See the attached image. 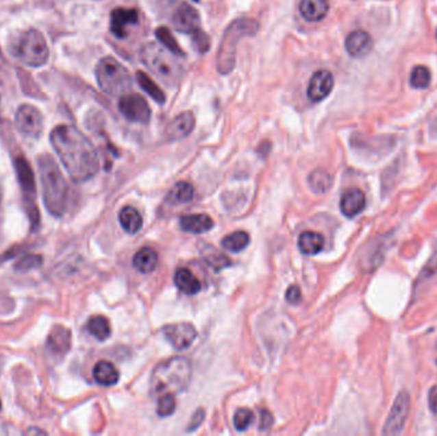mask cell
I'll return each instance as SVG.
<instances>
[{
    "label": "cell",
    "instance_id": "4fadbf2b",
    "mask_svg": "<svg viewBox=\"0 0 437 436\" xmlns=\"http://www.w3.org/2000/svg\"><path fill=\"white\" fill-rule=\"evenodd\" d=\"M171 23L182 34H195L201 29L199 12L187 3H182L173 14Z\"/></svg>",
    "mask_w": 437,
    "mask_h": 436
},
{
    "label": "cell",
    "instance_id": "277c9868",
    "mask_svg": "<svg viewBox=\"0 0 437 436\" xmlns=\"http://www.w3.org/2000/svg\"><path fill=\"white\" fill-rule=\"evenodd\" d=\"M143 64L159 77L165 85L178 86L181 84L184 69L178 60V56L171 53L159 43H149L143 45L140 53Z\"/></svg>",
    "mask_w": 437,
    "mask_h": 436
},
{
    "label": "cell",
    "instance_id": "7bdbcfd3",
    "mask_svg": "<svg viewBox=\"0 0 437 436\" xmlns=\"http://www.w3.org/2000/svg\"><path fill=\"white\" fill-rule=\"evenodd\" d=\"M203 418H205V412H203V409H199V411L193 415L192 421L190 422V427H188L187 430H188V431H193L195 428H197V427L200 426L201 422L203 421Z\"/></svg>",
    "mask_w": 437,
    "mask_h": 436
},
{
    "label": "cell",
    "instance_id": "2e32d148",
    "mask_svg": "<svg viewBox=\"0 0 437 436\" xmlns=\"http://www.w3.org/2000/svg\"><path fill=\"white\" fill-rule=\"evenodd\" d=\"M138 23L137 10L115 8L110 16V31L115 38H123L127 35V27Z\"/></svg>",
    "mask_w": 437,
    "mask_h": 436
},
{
    "label": "cell",
    "instance_id": "d590c367",
    "mask_svg": "<svg viewBox=\"0 0 437 436\" xmlns=\"http://www.w3.org/2000/svg\"><path fill=\"white\" fill-rule=\"evenodd\" d=\"M253 421H255V415L248 408H239L233 418L234 427L238 431H242V433L249 428V426L253 424Z\"/></svg>",
    "mask_w": 437,
    "mask_h": 436
},
{
    "label": "cell",
    "instance_id": "4316f807",
    "mask_svg": "<svg viewBox=\"0 0 437 436\" xmlns=\"http://www.w3.org/2000/svg\"><path fill=\"white\" fill-rule=\"evenodd\" d=\"M119 221L124 230L129 234H136L141 230L143 226L142 215L140 214V211L134 209V206H125L121 210Z\"/></svg>",
    "mask_w": 437,
    "mask_h": 436
},
{
    "label": "cell",
    "instance_id": "f546056e",
    "mask_svg": "<svg viewBox=\"0 0 437 436\" xmlns=\"http://www.w3.org/2000/svg\"><path fill=\"white\" fill-rule=\"evenodd\" d=\"M195 196L193 186L188 182H178L173 189H171L166 201L171 205H179L190 202Z\"/></svg>",
    "mask_w": 437,
    "mask_h": 436
},
{
    "label": "cell",
    "instance_id": "836d02e7",
    "mask_svg": "<svg viewBox=\"0 0 437 436\" xmlns=\"http://www.w3.org/2000/svg\"><path fill=\"white\" fill-rule=\"evenodd\" d=\"M155 35H156V38H159V41L162 43V45L165 48L169 49L171 53H174L175 56H178V57H184L186 56L183 49L179 47V44L177 43V40L173 36L171 29H168L166 27H159L155 31Z\"/></svg>",
    "mask_w": 437,
    "mask_h": 436
},
{
    "label": "cell",
    "instance_id": "ee69618b",
    "mask_svg": "<svg viewBox=\"0 0 437 436\" xmlns=\"http://www.w3.org/2000/svg\"><path fill=\"white\" fill-rule=\"evenodd\" d=\"M209 264L211 266H214L215 270H221L223 267L230 265V260L225 256H218L215 258V261L210 260Z\"/></svg>",
    "mask_w": 437,
    "mask_h": 436
},
{
    "label": "cell",
    "instance_id": "ac0fdd59",
    "mask_svg": "<svg viewBox=\"0 0 437 436\" xmlns=\"http://www.w3.org/2000/svg\"><path fill=\"white\" fill-rule=\"evenodd\" d=\"M196 118L192 112H184L175 117L166 128V137L171 141H178L187 137L195 130Z\"/></svg>",
    "mask_w": 437,
    "mask_h": 436
},
{
    "label": "cell",
    "instance_id": "7a4b0ae2",
    "mask_svg": "<svg viewBox=\"0 0 437 436\" xmlns=\"http://www.w3.org/2000/svg\"><path fill=\"white\" fill-rule=\"evenodd\" d=\"M192 365L186 357H173L164 361L152 371L150 387L153 398L165 394H181L190 387Z\"/></svg>",
    "mask_w": 437,
    "mask_h": 436
},
{
    "label": "cell",
    "instance_id": "bcb514c9",
    "mask_svg": "<svg viewBox=\"0 0 437 436\" xmlns=\"http://www.w3.org/2000/svg\"><path fill=\"white\" fill-rule=\"evenodd\" d=\"M0 201H1V191H0Z\"/></svg>",
    "mask_w": 437,
    "mask_h": 436
},
{
    "label": "cell",
    "instance_id": "c3c4849f",
    "mask_svg": "<svg viewBox=\"0 0 437 436\" xmlns=\"http://www.w3.org/2000/svg\"><path fill=\"white\" fill-rule=\"evenodd\" d=\"M193 1H199V0H193Z\"/></svg>",
    "mask_w": 437,
    "mask_h": 436
},
{
    "label": "cell",
    "instance_id": "9a60e30c",
    "mask_svg": "<svg viewBox=\"0 0 437 436\" xmlns=\"http://www.w3.org/2000/svg\"><path fill=\"white\" fill-rule=\"evenodd\" d=\"M71 347H72L71 330L63 325L53 326L47 339V348L49 353L58 359H63L68 352L71 351Z\"/></svg>",
    "mask_w": 437,
    "mask_h": 436
},
{
    "label": "cell",
    "instance_id": "f907efd6",
    "mask_svg": "<svg viewBox=\"0 0 437 436\" xmlns=\"http://www.w3.org/2000/svg\"><path fill=\"white\" fill-rule=\"evenodd\" d=\"M436 363H437V360H436Z\"/></svg>",
    "mask_w": 437,
    "mask_h": 436
},
{
    "label": "cell",
    "instance_id": "ab89813d",
    "mask_svg": "<svg viewBox=\"0 0 437 436\" xmlns=\"http://www.w3.org/2000/svg\"><path fill=\"white\" fill-rule=\"evenodd\" d=\"M286 298L289 304H299L301 300H302V294H301L299 287H298V285H290V287L286 289Z\"/></svg>",
    "mask_w": 437,
    "mask_h": 436
},
{
    "label": "cell",
    "instance_id": "7402d4cb",
    "mask_svg": "<svg viewBox=\"0 0 437 436\" xmlns=\"http://www.w3.org/2000/svg\"><path fill=\"white\" fill-rule=\"evenodd\" d=\"M181 228L188 233L202 234L214 228V220L206 214L183 215L181 218Z\"/></svg>",
    "mask_w": 437,
    "mask_h": 436
},
{
    "label": "cell",
    "instance_id": "d4e9b609",
    "mask_svg": "<svg viewBox=\"0 0 437 436\" xmlns=\"http://www.w3.org/2000/svg\"><path fill=\"white\" fill-rule=\"evenodd\" d=\"M159 257L151 247H142L136 252L134 257V266L142 274L152 273L158 266Z\"/></svg>",
    "mask_w": 437,
    "mask_h": 436
},
{
    "label": "cell",
    "instance_id": "4dcf8cb0",
    "mask_svg": "<svg viewBox=\"0 0 437 436\" xmlns=\"http://www.w3.org/2000/svg\"><path fill=\"white\" fill-rule=\"evenodd\" d=\"M308 183L314 193H325L333 186V177L326 171H314L308 177Z\"/></svg>",
    "mask_w": 437,
    "mask_h": 436
},
{
    "label": "cell",
    "instance_id": "30bf717a",
    "mask_svg": "<svg viewBox=\"0 0 437 436\" xmlns=\"http://www.w3.org/2000/svg\"><path fill=\"white\" fill-rule=\"evenodd\" d=\"M119 110L124 117L134 123L147 124L151 119V108L146 99L138 94L121 96Z\"/></svg>",
    "mask_w": 437,
    "mask_h": 436
},
{
    "label": "cell",
    "instance_id": "3957f363",
    "mask_svg": "<svg viewBox=\"0 0 437 436\" xmlns=\"http://www.w3.org/2000/svg\"><path fill=\"white\" fill-rule=\"evenodd\" d=\"M38 165L44 204L53 217L59 218L67 210V180L50 155L38 156Z\"/></svg>",
    "mask_w": 437,
    "mask_h": 436
},
{
    "label": "cell",
    "instance_id": "44dd1931",
    "mask_svg": "<svg viewBox=\"0 0 437 436\" xmlns=\"http://www.w3.org/2000/svg\"><path fill=\"white\" fill-rule=\"evenodd\" d=\"M384 245L385 243L382 241L376 239L372 241L370 245H367L364 251H362L360 263L363 270L372 271L376 267H379L384 258Z\"/></svg>",
    "mask_w": 437,
    "mask_h": 436
},
{
    "label": "cell",
    "instance_id": "5bb4252c",
    "mask_svg": "<svg viewBox=\"0 0 437 436\" xmlns=\"http://www.w3.org/2000/svg\"><path fill=\"white\" fill-rule=\"evenodd\" d=\"M334 88L333 73L327 69H320L314 72L310 80V85L307 88V95L311 101L319 103L323 101L332 94Z\"/></svg>",
    "mask_w": 437,
    "mask_h": 436
},
{
    "label": "cell",
    "instance_id": "52a82bcc",
    "mask_svg": "<svg viewBox=\"0 0 437 436\" xmlns=\"http://www.w3.org/2000/svg\"><path fill=\"white\" fill-rule=\"evenodd\" d=\"M96 80L105 94L123 96L132 88V76L125 66L115 58L100 59L96 66Z\"/></svg>",
    "mask_w": 437,
    "mask_h": 436
},
{
    "label": "cell",
    "instance_id": "7c38bea8",
    "mask_svg": "<svg viewBox=\"0 0 437 436\" xmlns=\"http://www.w3.org/2000/svg\"><path fill=\"white\" fill-rule=\"evenodd\" d=\"M162 334L178 351L187 350L197 338V330L190 323L171 324L162 329Z\"/></svg>",
    "mask_w": 437,
    "mask_h": 436
},
{
    "label": "cell",
    "instance_id": "ffe728a7",
    "mask_svg": "<svg viewBox=\"0 0 437 436\" xmlns=\"http://www.w3.org/2000/svg\"><path fill=\"white\" fill-rule=\"evenodd\" d=\"M330 10L327 0H302L299 4L301 16L308 22L323 21Z\"/></svg>",
    "mask_w": 437,
    "mask_h": 436
},
{
    "label": "cell",
    "instance_id": "8fae6325",
    "mask_svg": "<svg viewBox=\"0 0 437 436\" xmlns=\"http://www.w3.org/2000/svg\"><path fill=\"white\" fill-rule=\"evenodd\" d=\"M16 127L18 128L19 132L29 136V137H38L42 132L44 121L42 115L40 113L38 108L32 105H21L14 117Z\"/></svg>",
    "mask_w": 437,
    "mask_h": 436
},
{
    "label": "cell",
    "instance_id": "60d3db41",
    "mask_svg": "<svg viewBox=\"0 0 437 436\" xmlns=\"http://www.w3.org/2000/svg\"><path fill=\"white\" fill-rule=\"evenodd\" d=\"M274 424V417L269 411H262L261 412V421H260V430L261 431H266Z\"/></svg>",
    "mask_w": 437,
    "mask_h": 436
},
{
    "label": "cell",
    "instance_id": "ba28073f",
    "mask_svg": "<svg viewBox=\"0 0 437 436\" xmlns=\"http://www.w3.org/2000/svg\"><path fill=\"white\" fill-rule=\"evenodd\" d=\"M14 169H16V174L18 178L22 195H23L25 209L27 211L32 229H36L38 227L40 215H38V206L35 202V197H36L35 174H34V171H32L29 162H27V159L22 155L14 158Z\"/></svg>",
    "mask_w": 437,
    "mask_h": 436
},
{
    "label": "cell",
    "instance_id": "cb8c5ba5",
    "mask_svg": "<svg viewBox=\"0 0 437 436\" xmlns=\"http://www.w3.org/2000/svg\"><path fill=\"white\" fill-rule=\"evenodd\" d=\"M174 283L178 287V289L184 294L193 295L201 291L200 280L195 276V274L188 270L181 267L177 270L174 275Z\"/></svg>",
    "mask_w": 437,
    "mask_h": 436
},
{
    "label": "cell",
    "instance_id": "b9f144b4",
    "mask_svg": "<svg viewBox=\"0 0 437 436\" xmlns=\"http://www.w3.org/2000/svg\"><path fill=\"white\" fill-rule=\"evenodd\" d=\"M428 407L437 415V385L432 387L428 391Z\"/></svg>",
    "mask_w": 437,
    "mask_h": 436
},
{
    "label": "cell",
    "instance_id": "e575fe53",
    "mask_svg": "<svg viewBox=\"0 0 437 436\" xmlns=\"http://www.w3.org/2000/svg\"><path fill=\"white\" fill-rule=\"evenodd\" d=\"M42 261H44V258H42L41 255L27 254V255L19 258L18 261L16 263V265H14V269L18 270L21 273H27V271H31V270L38 269L40 266L42 265Z\"/></svg>",
    "mask_w": 437,
    "mask_h": 436
},
{
    "label": "cell",
    "instance_id": "d6a6232c",
    "mask_svg": "<svg viewBox=\"0 0 437 436\" xmlns=\"http://www.w3.org/2000/svg\"><path fill=\"white\" fill-rule=\"evenodd\" d=\"M409 84L413 88L425 90L431 84V73L429 69L426 66H414L410 72L409 77Z\"/></svg>",
    "mask_w": 437,
    "mask_h": 436
},
{
    "label": "cell",
    "instance_id": "74e56055",
    "mask_svg": "<svg viewBox=\"0 0 437 436\" xmlns=\"http://www.w3.org/2000/svg\"><path fill=\"white\" fill-rule=\"evenodd\" d=\"M192 43H193L196 50H199L200 53H205L210 49V38L202 29H199L195 34H192Z\"/></svg>",
    "mask_w": 437,
    "mask_h": 436
},
{
    "label": "cell",
    "instance_id": "484cf974",
    "mask_svg": "<svg viewBox=\"0 0 437 436\" xmlns=\"http://www.w3.org/2000/svg\"><path fill=\"white\" fill-rule=\"evenodd\" d=\"M325 239L316 232H304L298 239V247L301 252L307 256H314L323 251Z\"/></svg>",
    "mask_w": 437,
    "mask_h": 436
},
{
    "label": "cell",
    "instance_id": "83f0119b",
    "mask_svg": "<svg viewBox=\"0 0 437 436\" xmlns=\"http://www.w3.org/2000/svg\"><path fill=\"white\" fill-rule=\"evenodd\" d=\"M87 330L92 337H95L97 341H106L112 335L110 323L105 316H101V315L92 316L87 322Z\"/></svg>",
    "mask_w": 437,
    "mask_h": 436
},
{
    "label": "cell",
    "instance_id": "7dc6e473",
    "mask_svg": "<svg viewBox=\"0 0 437 436\" xmlns=\"http://www.w3.org/2000/svg\"><path fill=\"white\" fill-rule=\"evenodd\" d=\"M0 409H1V400H0Z\"/></svg>",
    "mask_w": 437,
    "mask_h": 436
},
{
    "label": "cell",
    "instance_id": "603a6c76",
    "mask_svg": "<svg viewBox=\"0 0 437 436\" xmlns=\"http://www.w3.org/2000/svg\"><path fill=\"white\" fill-rule=\"evenodd\" d=\"M92 374L96 383L103 387H113L119 381V371L109 361H99Z\"/></svg>",
    "mask_w": 437,
    "mask_h": 436
},
{
    "label": "cell",
    "instance_id": "f35d334b",
    "mask_svg": "<svg viewBox=\"0 0 437 436\" xmlns=\"http://www.w3.org/2000/svg\"><path fill=\"white\" fill-rule=\"evenodd\" d=\"M437 273V251L432 255V257L427 261V264L422 269L421 275H419V282H423L425 279L431 278L432 275Z\"/></svg>",
    "mask_w": 437,
    "mask_h": 436
},
{
    "label": "cell",
    "instance_id": "9c48e42d",
    "mask_svg": "<svg viewBox=\"0 0 437 436\" xmlns=\"http://www.w3.org/2000/svg\"><path fill=\"white\" fill-rule=\"evenodd\" d=\"M410 411V397L407 391H400L394 400L388 420L382 430L384 435H398L405 426Z\"/></svg>",
    "mask_w": 437,
    "mask_h": 436
},
{
    "label": "cell",
    "instance_id": "1f68e13d",
    "mask_svg": "<svg viewBox=\"0 0 437 436\" xmlns=\"http://www.w3.org/2000/svg\"><path fill=\"white\" fill-rule=\"evenodd\" d=\"M248 245H249V234L243 230H238L233 234H229L221 242V246L230 252L243 251L245 248H247Z\"/></svg>",
    "mask_w": 437,
    "mask_h": 436
},
{
    "label": "cell",
    "instance_id": "6da1fadb",
    "mask_svg": "<svg viewBox=\"0 0 437 436\" xmlns=\"http://www.w3.org/2000/svg\"><path fill=\"white\" fill-rule=\"evenodd\" d=\"M50 141L72 180L81 183L95 177L100 168L95 146L75 125H57Z\"/></svg>",
    "mask_w": 437,
    "mask_h": 436
},
{
    "label": "cell",
    "instance_id": "e0dca14e",
    "mask_svg": "<svg viewBox=\"0 0 437 436\" xmlns=\"http://www.w3.org/2000/svg\"><path fill=\"white\" fill-rule=\"evenodd\" d=\"M372 48H373V38L369 32L363 29L353 31L345 38V49L351 57H364L370 53Z\"/></svg>",
    "mask_w": 437,
    "mask_h": 436
},
{
    "label": "cell",
    "instance_id": "8d00e7d4",
    "mask_svg": "<svg viewBox=\"0 0 437 436\" xmlns=\"http://www.w3.org/2000/svg\"><path fill=\"white\" fill-rule=\"evenodd\" d=\"M177 396L174 394H165L158 398V409L156 413L160 417H168L174 413L177 408Z\"/></svg>",
    "mask_w": 437,
    "mask_h": 436
},
{
    "label": "cell",
    "instance_id": "8992f818",
    "mask_svg": "<svg viewBox=\"0 0 437 436\" xmlns=\"http://www.w3.org/2000/svg\"><path fill=\"white\" fill-rule=\"evenodd\" d=\"M258 23L255 19H239L232 22L229 26L218 50V71L221 75H228L236 66L237 43L243 38L253 36L258 31Z\"/></svg>",
    "mask_w": 437,
    "mask_h": 436
},
{
    "label": "cell",
    "instance_id": "f6af8a7d",
    "mask_svg": "<svg viewBox=\"0 0 437 436\" xmlns=\"http://www.w3.org/2000/svg\"><path fill=\"white\" fill-rule=\"evenodd\" d=\"M26 434H45V433L41 431V430H38V428H34V430H29Z\"/></svg>",
    "mask_w": 437,
    "mask_h": 436
},
{
    "label": "cell",
    "instance_id": "f1b7e54d",
    "mask_svg": "<svg viewBox=\"0 0 437 436\" xmlns=\"http://www.w3.org/2000/svg\"><path fill=\"white\" fill-rule=\"evenodd\" d=\"M136 78H137V82H138V85L141 86L143 91H146L149 95L151 96L156 103L162 105L166 101V96L160 88V86L158 85L147 73L140 71V72H137Z\"/></svg>",
    "mask_w": 437,
    "mask_h": 436
},
{
    "label": "cell",
    "instance_id": "5b68a950",
    "mask_svg": "<svg viewBox=\"0 0 437 436\" xmlns=\"http://www.w3.org/2000/svg\"><path fill=\"white\" fill-rule=\"evenodd\" d=\"M10 53L21 63L29 66H44L49 59V48L44 35L35 29L14 34L8 44Z\"/></svg>",
    "mask_w": 437,
    "mask_h": 436
},
{
    "label": "cell",
    "instance_id": "681fc988",
    "mask_svg": "<svg viewBox=\"0 0 437 436\" xmlns=\"http://www.w3.org/2000/svg\"><path fill=\"white\" fill-rule=\"evenodd\" d=\"M436 40H437V31H436Z\"/></svg>",
    "mask_w": 437,
    "mask_h": 436
},
{
    "label": "cell",
    "instance_id": "d6986e66",
    "mask_svg": "<svg viewBox=\"0 0 437 436\" xmlns=\"http://www.w3.org/2000/svg\"><path fill=\"white\" fill-rule=\"evenodd\" d=\"M366 208V196L361 190L352 189L342 195L340 199V210L347 218H354L360 215Z\"/></svg>",
    "mask_w": 437,
    "mask_h": 436
}]
</instances>
